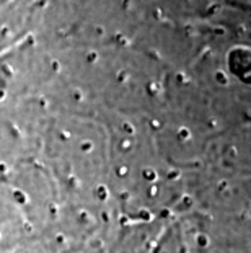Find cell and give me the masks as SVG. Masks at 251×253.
<instances>
[{
	"mask_svg": "<svg viewBox=\"0 0 251 253\" xmlns=\"http://www.w3.org/2000/svg\"><path fill=\"white\" fill-rule=\"evenodd\" d=\"M215 77H217V80H218L220 84H227V77H225V75H223L222 72H217Z\"/></svg>",
	"mask_w": 251,
	"mask_h": 253,
	"instance_id": "6da1fadb",
	"label": "cell"
},
{
	"mask_svg": "<svg viewBox=\"0 0 251 253\" xmlns=\"http://www.w3.org/2000/svg\"><path fill=\"white\" fill-rule=\"evenodd\" d=\"M97 35H103V28H101V26H98V28H97Z\"/></svg>",
	"mask_w": 251,
	"mask_h": 253,
	"instance_id": "3957f363",
	"label": "cell"
},
{
	"mask_svg": "<svg viewBox=\"0 0 251 253\" xmlns=\"http://www.w3.org/2000/svg\"><path fill=\"white\" fill-rule=\"evenodd\" d=\"M121 5H122V8H129L131 7V0H122Z\"/></svg>",
	"mask_w": 251,
	"mask_h": 253,
	"instance_id": "7a4b0ae2",
	"label": "cell"
},
{
	"mask_svg": "<svg viewBox=\"0 0 251 253\" xmlns=\"http://www.w3.org/2000/svg\"><path fill=\"white\" fill-rule=\"evenodd\" d=\"M95 57H97V54H93L92 52V54H90V61H95Z\"/></svg>",
	"mask_w": 251,
	"mask_h": 253,
	"instance_id": "277c9868",
	"label": "cell"
}]
</instances>
